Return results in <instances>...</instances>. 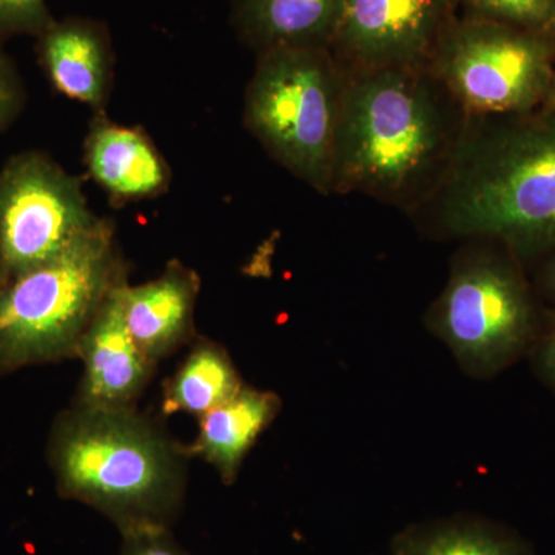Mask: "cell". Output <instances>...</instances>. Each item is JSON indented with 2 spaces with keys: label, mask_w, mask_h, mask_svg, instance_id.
<instances>
[{
  "label": "cell",
  "mask_w": 555,
  "mask_h": 555,
  "mask_svg": "<svg viewBox=\"0 0 555 555\" xmlns=\"http://www.w3.org/2000/svg\"><path fill=\"white\" fill-rule=\"evenodd\" d=\"M448 233L520 255L555 248V109L462 134L438 195Z\"/></svg>",
  "instance_id": "obj_1"
},
{
  "label": "cell",
  "mask_w": 555,
  "mask_h": 555,
  "mask_svg": "<svg viewBox=\"0 0 555 555\" xmlns=\"http://www.w3.org/2000/svg\"><path fill=\"white\" fill-rule=\"evenodd\" d=\"M49 463L60 494L100 511L120 534L170 528L184 502V449L134 408L62 412Z\"/></svg>",
  "instance_id": "obj_2"
},
{
  "label": "cell",
  "mask_w": 555,
  "mask_h": 555,
  "mask_svg": "<svg viewBox=\"0 0 555 555\" xmlns=\"http://www.w3.org/2000/svg\"><path fill=\"white\" fill-rule=\"evenodd\" d=\"M456 141L420 67L356 72L339 107L332 192L406 198L449 163Z\"/></svg>",
  "instance_id": "obj_3"
},
{
  "label": "cell",
  "mask_w": 555,
  "mask_h": 555,
  "mask_svg": "<svg viewBox=\"0 0 555 555\" xmlns=\"http://www.w3.org/2000/svg\"><path fill=\"white\" fill-rule=\"evenodd\" d=\"M127 283L115 225L102 218L56 258L0 286V374L78 358L113 288Z\"/></svg>",
  "instance_id": "obj_4"
},
{
  "label": "cell",
  "mask_w": 555,
  "mask_h": 555,
  "mask_svg": "<svg viewBox=\"0 0 555 555\" xmlns=\"http://www.w3.org/2000/svg\"><path fill=\"white\" fill-rule=\"evenodd\" d=\"M345 72L331 50L258 54L244 98V126L294 177L332 193Z\"/></svg>",
  "instance_id": "obj_5"
},
{
  "label": "cell",
  "mask_w": 555,
  "mask_h": 555,
  "mask_svg": "<svg viewBox=\"0 0 555 555\" xmlns=\"http://www.w3.org/2000/svg\"><path fill=\"white\" fill-rule=\"evenodd\" d=\"M427 323L476 377H492L528 356L542 331L524 276L491 254L456 262Z\"/></svg>",
  "instance_id": "obj_6"
},
{
  "label": "cell",
  "mask_w": 555,
  "mask_h": 555,
  "mask_svg": "<svg viewBox=\"0 0 555 555\" xmlns=\"http://www.w3.org/2000/svg\"><path fill=\"white\" fill-rule=\"evenodd\" d=\"M555 40L485 17L447 27L434 72L459 104L477 116L526 115L546 100Z\"/></svg>",
  "instance_id": "obj_7"
},
{
  "label": "cell",
  "mask_w": 555,
  "mask_h": 555,
  "mask_svg": "<svg viewBox=\"0 0 555 555\" xmlns=\"http://www.w3.org/2000/svg\"><path fill=\"white\" fill-rule=\"evenodd\" d=\"M78 178L39 150L0 169V286L56 258L101 222Z\"/></svg>",
  "instance_id": "obj_8"
},
{
  "label": "cell",
  "mask_w": 555,
  "mask_h": 555,
  "mask_svg": "<svg viewBox=\"0 0 555 555\" xmlns=\"http://www.w3.org/2000/svg\"><path fill=\"white\" fill-rule=\"evenodd\" d=\"M449 0H345L332 53L356 72L418 68L433 57Z\"/></svg>",
  "instance_id": "obj_9"
},
{
  "label": "cell",
  "mask_w": 555,
  "mask_h": 555,
  "mask_svg": "<svg viewBox=\"0 0 555 555\" xmlns=\"http://www.w3.org/2000/svg\"><path fill=\"white\" fill-rule=\"evenodd\" d=\"M127 283L113 288L80 339L83 375L76 406L133 408L155 372L156 363L144 356L127 328L120 297Z\"/></svg>",
  "instance_id": "obj_10"
},
{
  "label": "cell",
  "mask_w": 555,
  "mask_h": 555,
  "mask_svg": "<svg viewBox=\"0 0 555 555\" xmlns=\"http://www.w3.org/2000/svg\"><path fill=\"white\" fill-rule=\"evenodd\" d=\"M83 166L113 206L158 198L171 184V169L147 131L94 115L86 141Z\"/></svg>",
  "instance_id": "obj_11"
},
{
  "label": "cell",
  "mask_w": 555,
  "mask_h": 555,
  "mask_svg": "<svg viewBox=\"0 0 555 555\" xmlns=\"http://www.w3.org/2000/svg\"><path fill=\"white\" fill-rule=\"evenodd\" d=\"M38 56L57 93L87 105L94 115L105 113L115 78V56L101 22L54 20L38 38Z\"/></svg>",
  "instance_id": "obj_12"
},
{
  "label": "cell",
  "mask_w": 555,
  "mask_h": 555,
  "mask_svg": "<svg viewBox=\"0 0 555 555\" xmlns=\"http://www.w3.org/2000/svg\"><path fill=\"white\" fill-rule=\"evenodd\" d=\"M201 280L178 259L149 283L122 287L127 328L139 349L153 363L169 357L195 335V309Z\"/></svg>",
  "instance_id": "obj_13"
},
{
  "label": "cell",
  "mask_w": 555,
  "mask_h": 555,
  "mask_svg": "<svg viewBox=\"0 0 555 555\" xmlns=\"http://www.w3.org/2000/svg\"><path fill=\"white\" fill-rule=\"evenodd\" d=\"M345 0H232L233 25L258 54L280 49L331 50Z\"/></svg>",
  "instance_id": "obj_14"
},
{
  "label": "cell",
  "mask_w": 555,
  "mask_h": 555,
  "mask_svg": "<svg viewBox=\"0 0 555 555\" xmlns=\"http://www.w3.org/2000/svg\"><path fill=\"white\" fill-rule=\"evenodd\" d=\"M280 411L281 400L275 393L243 386L228 401L199 416L198 437L188 454L206 460L224 483H233L248 451Z\"/></svg>",
  "instance_id": "obj_15"
},
{
  "label": "cell",
  "mask_w": 555,
  "mask_h": 555,
  "mask_svg": "<svg viewBox=\"0 0 555 555\" xmlns=\"http://www.w3.org/2000/svg\"><path fill=\"white\" fill-rule=\"evenodd\" d=\"M390 555H532V550L506 526L455 516L409 526L393 539Z\"/></svg>",
  "instance_id": "obj_16"
},
{
  "label": "cell",
  "mask_w": 555,
  "mask_h": 555,
  "mask_svg": "<svg viewBox=\"0 0 555 555\" xmlns=\"http://www.w3.org/2000/svg\"><path fill=\"white\" fill-rule=\"evenodd\" d=\"M243 386L224 347L203 339L164 386L163 409L166 414L184 412L199 418Z\"/></svg>",
  "instance_id": "obj_17"
},
{
  "label": "cell",
  "mask_w": 555,
  "mask_h": 555,
  "mask_svg": "<svg viewBox=\"0 0 555 555\" xmlns=\"http://www.w3.org/2000/svg\"><path fill=\"white\" fill-rule=\"evenodd\" d=\"M478 17L555 40V0H467Z\"/></svg>",
  "instance_id": "obj_18"
},
{
  "label": "cell",
  "mask_w": 555,
  "mask_h": 555,
  "mask_svg": "<svg viewBox=\"0 0 555 555\" xmlns=\"http://www.w3.org/2000/svg\"><path fill=\"white\" fill-rule=\"evenodd\" d=\"M53 21L46 0H0V38H39Z\"/></svg>",
  "instance_id": "obj_19"
},
{
  "label": "cell",
  "mask_w": 555,
  "mask_h": 555,
  "mask_svg": "<svg viewBox=\"0 0 555 555\" xmlns=\"http://www.w3.org/2000/svg\"><path fill=\"white\" fill-rule=\"evenodd\" d=\"M119 555H189L175 542L170 528H147L126 532Z\"/></svg>",
  "instance_id": "obj_20"
},
{
  "label": "cell",
  "mask_w": 555,
  "mask_h": 555,
  "mask_svg": "<svg viewBox=\"0 0 555 555\" xmlns=\"http://www.w3.org/2000/svg\"><path fill=\"white\" fill-rule=\"evenodd\" d=\"M25 104L24 83L13 62L0 50V133L9 129Z\"/></svg>",
  "instance_id": "obj_21"
},
{
  "label": "cell",
  "mask_w": 555,
  "mask_h": 555,
  "mask_svg": "<svg viewBox=\"0 0 555 555\" xmlns=\"http://www.w3.org/2000/svg\"><path fill=\"white\" fill-rule=\"evenodd\" d=\"M529 356L534 360L537 374L555 392V312L547 326L540 331Z\"/></svg>",
  "instance_id": "obj_22"
},
{
  "label": "cell",
  "mask_w": 555,
  "mask_h": 555,
  "mask_svg": "<svg viewBox=\"0 0 555 555\" xmlns=\"http://www.w3.org/2000/svg\"><path fill=\"white\" fill-rule=\"evenodd\" d=\"M542 286L546 297L550 298L555 306V255L553 259H551L550 264L546 266L545 272H543Z\"/></svg>",
  "instance_id": "obj_23"
},
{
  "label": "cell",
  "mask_w": 555,
  "mask_h": 555,
  "mask_svg": "<svg viewBox=\"0 0 555 555\" xmlns=\"http://www.w3.org/2000/svg\"><path fill=\"white\" fill-rule=\"evenodd\" d=\"M547 109H555V69L553 80H551L550 91H547L545 100Z\"/></svg>",
  "instance_id": "obj_24"
}]
</instances>
